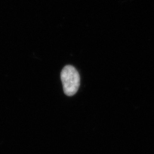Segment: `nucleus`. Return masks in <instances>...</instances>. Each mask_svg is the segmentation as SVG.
Listing matches in <instances>:
<instances>
[{
	"mask_svg": "<svg viewBox=\"0 0 154 154\" xmlns=\"http://www.w3.org/2000/svg\"><path fill=\"white\" fill-rule=\"evenodd\" d=\"M61 79L66 95L70 97L77 93L80 86V76L74 67L65 66L61 72Z\"/></svg>",
	"mask_w": 154,
	"mask_h": 154,
	"instance_id": "obj_1",
	"label": "nucleus"
}]
</instances>
